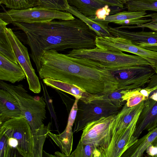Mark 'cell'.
<instances>
[{
	"label": "cell",
	"mask_w": 157,
	"mask_h": 157,
	"mask_svg": "<svg viewBox=\"0 0 157 157\" xmlns=\"http://www.w3.org/2000/svg\"><path fill=\"white\" fill-rule=\"evenodd\" d=\"M12 24L25 34L27 44L30 49V56L38 72L44 51H61L96 47V34L78 18L30 24L14 22Z\"/></svg>",
	"instance_id": "cell-1"
},
{
	"label": "cell",
	"mask_w": 157,
	"mask_h": 157,
	"mask_svg": "<svg viewBox=\"0 0 157 157\" xmlns=\"http://www.w3.org/2000/svg\"><path fill=\"white\" fill-rule=\"evenodd\" d=\"M38 72L41 79L49 78L75 85L91 94L103 95L118 89V79L110 71L87 65L67 54L44 51Z\"/></svg>",
	"instance_id": "cell-2"
},
{
	"label": "cell",
	"mask_w": 157,
	"mask_h": 157,
	"mask_svg": "<svg viewBox=\"0 0 157 157\" xmlns=\"http://www.w3.org/2000/svg\"><path fill=\"white\" fill-rule=\"evenodd\" d=\"M33 147L32 129L24 117L0 125V157H33Z\"/></svg>",
	"instance_id": "cell-3"
},
{
	"label": "cell",
	"mask_w": 157,
	"mask_h": 157,
	"mask_svg": "<svg viewBox=\"0 0 157 157\" xmlns=\"http://www.w3.org/2000/svg\"><path fill=\"white\" fill-rule=\"evenodd\" d=\"M67 55L78 62L106 69L113 73L135 66H151L148 62L138 56L128 55L122 52L103 50L97 47L91 49H72Z\"/></svg>",
	"instance_id": "cell-4"
},
{
	"label": "cell",
	"mask_w": 157,
	"mask_h": 157,
	"mask_svg": "<svg viewBox=\"0 0 157 157\" xmlns=\"http://www.w3.org/2000/svg\"><path fill=\"white\" fill-rule=\"evenodd\" d=\"M0 87L16 98L32 130L36 129L44 124L46 118V103L42 97L35 98L29 94L21 84L13 85L0 80Z\"/></svg>",
	"instance_id": "cell-5"
},
{
	"label": "cell",
	"mask_w": 157,
	"mask_h": 157,
	"mask_svg": "<svg viewBox=\"0 0 157 157\" xmlns=\"http://www.w3.org/2000/svg\"><path fill=\"white\" fill-rule=\"evenodd\" d=\"M75 18L68 12L38 6L22 10L10 9L0 13V19L8 24L14 22L30 24L55 19L68 20Z\"/></svg>",
	"instance_id": "cell-6"
},
{
	"label": "cell",
	"mask_w": 157,
	"mask_h": 157,
	"mask_svg": "<svg viewBox=\"0 0 157 157\" xmlns=\"http://www.w3.org/2000/svg\"><path fill=\"white\" fill-rule=\"evenodd\" d=\"M120 109L104 98L87 103L79 100L73 132L83 130L89 123L117 113Z\"/></svg>",
	"instance_id": "cell-7"
},
{
	"label": "cell",
	"mask_w": 157,
	"mask_h": 157,
	"mask_svg": "<svg viewBox=\"0 0 157 157\" xmlns=\"http://www.w3.org/2000/svg\"><path fill=\"white\" fill-rule=\"evenodd\" d=\"M117 113L102 117L87 124L82 130L80 139L82 142L96 146L100 149L101 155L112 140Z\"/></svg>",
	"instance_id": "cell-8"
},
{
	"label": "cell",
	"mask_w": 157,
	"mask_h": 157,
	"mask_svg": "<svg viewBox=\"0 0 157 157\" xmlns=\"http://www.w3.org/2000/svg\"><path fill=\"white\" fill-rule=\"evenodd\" d=\"M96 47L103 50L116 52H126L142 57L151 64L157 75V52L151 51L134 45L129 40L113 36H97Z\"/></svg>",
	"instance_id": "cell-9"
},
{
	"label": "cell",
	"mask_w": 157,
	"mask_h": 157,
	"mask_svg": "<svg viewBox=\"0 0 157 157\" xmlns=\"http://www.w3.org/2000/svg\"><path fill=\"white\" fill-rule=\"evenodd\" d=\"M6 32L15 58L25 74L29 89L35 93H40L41 90L40 83L32 66L27 48L22 43L11 29L6 27Z\"/></svg>",
	"instance_id": "cell-10"
},
{
	"label": "cell",
	"mask_w": 157,
	"mask_h": 157,
	"mask_svg": "<svg viewBox=\"0 0 157 157\" xmlns=\"http://www.w3.org/2000/svg\"><path fill=\"white\" fill-rule=\"evenodd\" d=\"M118 79V89L132 90L147 84L155 72L150 65L135 66L113 73Z\"/></svg>",
	"instance_id": "cell-11"
},
{
	"label": "cell",
	"mask_w": 157,
	"mask_h": 157,
	"mask_svg": "<svg viewBox=\"0 0 157 157\" xmlns=\"http://www.w3.org/2000/svg\"><path fill=\"white\" fill-rule=\"evenodd\" d=\"M141 111L136 114L127 127L113 135L109 146L102 153L101 157H121L136 142L138 139L134 136V134Z\"/></svg>",
	"instance_id": "cell-12"
},
{
	"label": "cell",
	"mask_w": 157,
	"mask_h": 157,
	"mask_svg": "<svg viewBox=\"0 0 157 157\" xmlns=\"http://www.w3.org/2000/svg\"><path fill=\"white\" fill-rule=\"evenodd\" d=\"M109 30L112 36L127 39L135 45L157 52V32L130 31L109 26Z\"/></svg>",
	"instance_id": "cell-13"
},
{
	"label": "cell",
	"mask_w": 157,
	"mask_h": 157,
	"mask_svg": "<svg viewBox=\"0 0 157 157\" xmlns=\"http://www.w3.org/2000/svg\"><path fill=\"white\" fill-rule=\"evenodd\" d=\"M157 127V101L152 99L144 101V105L139 115L134 134L138 139L144 130L150 131Z\"/></svg>",
	"instance_id": "cell-14"
},
{
	"label": "cell",
	"mask_w": 157,
	"mask_h": 157,
	"mask_svg": "<svg viewBox=\"0 0 157 157\" xmlns=\"http://www.w3.org/2000/svg\"><path fill=\"white\" fill-rule=\"evenodd\" d=\"M43 81L47 86L69 94L86 103L103 99L102 95L90 94L75 85L67 82L49 78L43 79Z\"/></svg>",
	"instance_id": "cell-15"
},
{
	"label": "cell",
	"mask_w": 157,
	"mask_h": 157,
	"mask_svg": "<svg viewBox=\"0 0 157 157\" xmlns=\"http://www.w3.org/2000/svg\"><path fill=\"white\" fill-rule=\"evenodd\" d=\"M25 117L18 102L9 92L0 89V125L10 119Z\"/></svg>",
	"instance_id": "cell-16"
},
{
	"label": "cell",
	"mask_w": 157,
	"mask_h": 157,
	"mask_svg": "<svg viewBox=\"0 0 157 157\" xmlns=\"http://www.w3.org/2000/svg\"><path fill=\"white\" fill-rule=\"evenodd\" d=\"M146 11L133 12L124 11L113 15L105 16L101 20L116 24L139 26L151 21L152 19L144 18L147 17Z\"/></svg>",
	"instance_id": "cell-17"
},
{
	"label": "cell",
	"mask_w": 157,
	"mask_h": 157,
	"mask_svg": "<svg viewBox=\"0 0 157 157\" xmlns=\"http://www.w3.org/2000/svg\"><path fill=\"white\" fill-rule=\"evenodd\" d=\"M0 80L12 83L23 80L25 74L21 66L0 53Z\"/></svg>",
	"instance_id": "cell-18"
},
{
	"label": "cell",
	"mask_w": 157,
	"mask_h": 157,
	"mask_svg": "<svg viewBox=\"0 0 157 157\" xmlns=\"http://www.w3.org/2000/svg\"><path fill=\"white\" fill-rule=\"evenodd\" d=\"M66 12L80 19L94 31L98 36H112L109 30V22L101 20L96 17H88L79 12L74 7L70 6Z\"/></svg>",
	"instance_id": "cell-19"
},
{
	"label": "cell",
	"mask_w": 157,
	"mask_h": 157,
	"mask_svg": "<svg viewBox=\"0 0 157 157\" xmlns=\"http://www.w3.org/2000/svg\"><path fill=\"white\" fill-rule=\"evenodd\" d=\"M144 101L133 107H128L126 103L116 114L113 128L112 136L117 132L127 127L135 116L142 111Z\"/></svg>",
	"instance_id": "cell-20"
},
{
	"label": "cell",
	"mask_w": 157,
	"mask_h": 157,
	"mask_svg": "<svg viewBox=\"0 0 157 157\" xmlns=\"http://www.w3.org/2000/svg\"><path fill=\"white\" fill-rule=\"evenodd\" d=\"M151 144L157 147V127L149 131L137 140L122 155V157H142L147 147Z\"/></svg>",
	"instance_id": "cell-21"
},
{
	"label": "cell",
	"mask_w": 157,
	"mask_h": 157,
	"mask_svg": "<svg viewBox=\"0 0 157 157\" xmlns=\"http://www.w3.org/2000/svg\"><path fill=\"white\" fill-rule=\"evenodd\" d=\"M69 5L89 17H97L98 13L108 6L97 0H67Z\"/></svg>",
	"instance_id": "cell-22"
},
{
	"label": "cell",
	"mask_w": 157,
	"mask_h": 157,
	"mask_svg": "<svg viewBox=\"0 0 157 157\" xmlns=\"http://www.w3.org/2000/svg\"><path fill=\"white\" fill-rule=\"evenodd\" d=\"M73 133L72 130L69 131L65 129L59 134L53 133L50 131L48 136L59 147L62 152L68 157L72 150Z\"/></svg>",
	"instance_id": "cell-23"
},
{
	"label": "cell",
	"mask_w": 157,
	"mask_h": 157,
	"mask_svg": "<svg viewBox=\"0 0 157 157\" xmlns=\"http://www.w3.org/2000/svg\"><path fill=\"white\" fill-rule=\"evenodd\" d=\"M156 89V88L142 89L139 88L132 90H124V99L128 107L135 106L143 101L148 99L150 94Z\"/></svg>",
	"instance_id": "cell-24"
},
{
	"label": "cell",
	"mask_w": 157,
	"mask_h": 157,
	"mask_svg": "<svg viewBox=\"0 0 157 157\" xmlns=\"http://www.w3.org/2000/svg\"><path fill=\"white\" fill-rule=\"evenodd\" d=\"M51 125L50 123L47 125L43 124L38 128L32 130L34 142L33 157L43 156V146L48 133L50 131Z\"/></svg>",
	"instance_id": "cell-25"
},
{
	"label": "cell",
	"mask_w": 157,
	"mask_h": 157,
	"mask_svg": "<svg viewBox=\"0 0 157 157\" xmlns=\"http://www.w3.org/2000/svg\"><path fill=\"white\" fill-rule=\"evenodd\" d=\"M8 24L0 19V53L11 61L18 64L6 33V28Z\"/></svg>",
	"instance_id": "cell-26"
},
{
	"label": "cell",
	"mask_w": 157,
	"mask_h": 157,
	"mask_svg": "<svg viewBox=\"0 0 157 157\" xmlns=\"http://www.w3.org/2000/svg\"><path fill=\"white\" fill-rule=\"evenodd\" d=\"M69 157H101V155L97 146L84 144L80 139L76 148Z\"/></svg>",
	"instance_id": "cell-27"
},
{
	"label": "cell",
	"mask_w": 157,
	"mask_h": 157,
	"mask_svg": "<svg viewBox=\"0 0 157 157\" xmlns=\"http://www.w3.org/2000/svg\"><path fill=\"white\" fill-rule=\"evenodd\" d=\"M125 4L128 11L157 12V0H131Z\"/></svg>",
	"instance_id": "cell-28"
},
{
	"label": "cell",
	"mask_w": 157,
	"mask_h": 157,
	"mask_svg": "<svg viewBox=\"0 0 157 157\" xmlns=\"http://www.w3.org/2000/svg\"><path fill=\"white\" fill-rule=\"evenodd\" d=\"M39 0H0L1 4L8 8L22 10L38 6Z\"/></svg>",
	"instance_id": "cell-29"
},
{
	"label": "cell",
	"mask_w": 157,
	"mask_h": 157,
	"mask_svg": "<svg viewBox=\"0 0 157 157\" xmlns=\"http://www.w3.org/2000/svg\"><path fill=\"white\" fill-rule=\"evenodd\" d=\"M38 6L48 9L66 11L70 5L67 0H39Z\"/></svg>",
	"instance_id": "cell-30"
},
{
	"label": "cell",
	"mask_w": 157,
	"mask_h": 157,
	"mask_svg": "<svg viewBox=\"0 0 157 157\" xmlns=\"http://www.w3.org/2000/svg\"><path fill=\"white\" fill-rule=\"evenodd\" d=\"M124 90L117 89L102 95L103 98L108 100L115 106L120 108L124 104Z\"/></svg>",
	"instance_id": "cell-31"
},
{
	"label": "cell",
	"mask_w": 157,
	"mask_h": 157,
	"mask_svg": "<svg viewBox=\"0 0 157 157\" xmlns=\"http://www.w3.org/2000/svg\"><path fill=\"white\" fill-rule=\"evenodd\" d=\"M78 100V99H75L70 113L67 124L65 128L68 130H72V127L75 123L77 115Z\"/></svg>",
	"instance_id": "cell-32"
},
{
	"label": "cell",
	"mask_w": 157,
	"mask_h": 157,
	"mask_svg": "<svg viewBox=\"0 0 157 157\" xmlns=\"http://www.w3.org/2000/svg\"><path fill=\"white\" fill-rule=\"evenodd\" d=\"M118 28L122 29H131L136 28H141L144 29L145 28H147L154 31L157 32V22H153L151 21L139 26L122 25Z\"/></svg>",
	"instance_id": "cell-33"
},
{
	"label": "cell",
	"mask_w": 157,
	"mask_h": 157,
	"mask_svg": "<svg viewBox=\"0 0 157 157\" xmlns=\"http://www.w3.org/2000/svg\"><path fill=\"white\" fill-rule=\"evenodd\" d=\"M107 6L121 8L124 7V3L122 0H97Z\"/></svg>",
	"instance_id": "cell-34"
},
{
	"label": "cell",
	"mask_w": 157,
	"mask_h": 157,
	"mask_svg": "<svg viewBox=\"0 0 157 157\" xmlns=\"http://www.w3.org/2000/svg\"><path fill=\"white\" fill-rule=\"evenodd\" d=\"M146 151L149 155L152 157H157V147L151 144L147 147Z\"/></svg>",
	"instance_id": "cell-35"
},
{
	"label": "cell",
	"mask_w": 157,
	"mask_h": 157,
	"mask_svg": "<svg viewBox=\"0 0 157 157\" xmlns=\"http://www.w3.org/2000/svg\"><path fill=\"white\" fill-rule=\"evenodd\" d=\"M157 86V75L155 74L151 78L145 88L150 89Z\"/></svg>",
	"instance_id": "cell-36"
},
{
	"label": "cell",
	"mask_w": 157,
	"mask_h": 157,
	"mask_svg": "<svg viewBox=\"0 0 157 157\" xmlns=\"http://www.w3.org/2000/svg\"><path fill=\"white\" fill-rule=\"evenodd\" d=\"M147 17H151L153 22H157V13H155L147 15Z\"/></svg>",
	"instance_id": "cell-37"
},
{
	"label": "cell",
	"mask_w": 157,
	"mask_h": 157,
	"mask_svg": "<svg viewBox=\"0 0 157 157\" xmlns=\"http://www.w3.org/2000/svg\"><path fill=\"white\" fill-rule=\"evenodd\" d=\"M55 155L56 156L61 157H66L67 156L63 154L62 152H60L58 151H56L55 152Z\"/></svg>",
	"instance_id": "cell-38"
},
{
	"label": "cell",
	"mask_w": 157,
	"mask_h": 157,
	"mask_svg": "<svg viewBox=\"0 0 157 157\" xmlns=\"http://www.w3.org/2000/svg\"><path fill=\"white\" fill-rule=\"evenodd\" d=\"M43 151L44 152V154L46 155V156L47 157H56V155H52L51 154H50L49 153H47L45 152L43 150Z\"/></svg>",
	"instance_id": "cell-39"
},
{
	"label": "cell",
	"mask_w": 157,
	"mask_h": 157,
	"mask_svg": "<svg viewBox=\"0 0 157 157\" xmlns=\"http://www.w3.org/2000/svg\"></svg>",
	"instance_id": "cell-40"
}]
</instances>
